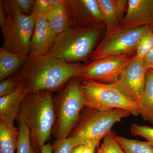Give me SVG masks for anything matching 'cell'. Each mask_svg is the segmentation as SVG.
Listing matches in <instances>:
<instances>
[{
    "instance_id": "4fadbf2b",
    "label": "cell",
    "mask_w": 153,
    "mask_h": 153,
    "mask_svg": "<svg viewBox=\"0 0 153 153\" xmlns=\"http://www.w3.org/2000/svg\"><path fill=\"white\" fill-rule=\"evenodd\" d=\"M35 29L30 42L29 58L48 54L52 49L57 35L47 22L45 15H36Z\"/></svg>"
},
{
    "instance_id": "d6986e66",
    "label": "cell",
    "mask_w": 153,
    "mask_h": 153,
    "mask_svg": "<svg viewBox=\"0 0 153 153\" xmlns=\"http://www.w3.org/2000/svg\"><path fill=\"white\" fill-rule=\"evenodd\" d=\"M117 140L125 153H153V147L147 142L129 139L116 136Z\"/></svg>"
},
{
    "instance_id": "484cf974",
    "label": "cell",
    "mask_w": 153,
    "mask_h": 153,
    "mask_svg": "<svg viewBox=\"0 0 153 153\" xmlns=\"http://www.w3.org/2000/svg\"><path fill=\"white\" fill-rule=\"evenodd\" d=\"M53 153H71L76 145L70 138L64 139L55 140L52 144Z\"/></svg>"
},
{
    "instance_id": "8fae6325",
    "label": "cell",
    "mask_w": 153,
    "mask_h": 153,
    "mask_svg": "<svg viewBox=\"0 0 153 153\" xmlns=\"http://www.w3.org/2000/svg\"><path fill=\"white\" fill-rule=\"evenodd\" d=\"M72 27H105L98 0H65Z\"/></svg>"
},
{
    "instance_id": "5bb4252c",
    "label": "cell",
    "mask_w": 153,
    "mask_h": 153,
    "mask_svg": "<svg viewBox=\"0 0 153 153\" xmlns=\"http://www.w3.org/2000/svg\"><path fill=\"white\" fill-rule=\"evenodd\" d=\"M126 13L120 27L131 29L153 26V0H128Z\"/></svg>"
},
{
    "instance_id": "3957f363",
    "label": "cell",
    "mask_w": 153,
    "mask_h": 153,
    "mask_svg": "<svg viewBox=\"0 0 153 153\" xmlns=\"http://www.w3.org/2000/svg\"><path fill=\"white\" fill-rule=\"evenodd\" d=\"M81 80L72 78L53 97L55 121L52 135L55 140L67 138L78 123L85 107Z\"/></svg>"
},
{
    "instance_id": "ffe728a7",
    "label": "cell",
    "mask_w": 153,
    "mask_h": 153,
    "mask_svg": "<svg viewBox=\"0 0 153 153\" xmlns=\"http://www.w3.org/2000/svg\"><path fill=\"white\" fill-rule=\"evenodd\" d=\"M18 148V140L12 135L5 125L0 121V153H14Z\"/></svg>"
},
{
    "instance_id": "cb8c5ba5",
    "label": "cell",
    "mask_w": 153,
    "mask_h": 153,
    "mask_svg": "<svg viewBox=\"0 0 153 153\" xmlns=\"http://www.w3.org/2000/svg\"><path fill=\"white\" fill-rule=\"evenodd\" d=\"M153 47V31L143 37L137 46L135 56L143 60Z\"/></svg>"
},
{
    "instance_id": "5b68a950",
    "label": "cell",
    "mask_w": 153,
    "mask_h": 153,
    "mask_svg": "<svg viewBox=\"0 0 153 153\" xmlns=\"http://www.w3.org/2000/svg\"><path fill=\"white\" fill-rule=\"evenodd\" d=\"M1 2L7 15L5 23L1 28L4 39L2 47L17 55L28 57L36 14L33 12L31 15H24L15 8L9 0Z\"/></svg>"
},
{
    "instance_id": "7c38bea8",
    "label": "cell",
    "mask_w": 153,
    "mask_h": 153,
    "mask_svg": "<svg viewBox=\"0 0 153 153\" xmlns=\"http://www.w3.org/2000/svg\"><path fill=\"white\" fill-rule=\"evenodd\" d=\"M31 92L22 80L16 91L0 97V121L3 123L15 140H18V129L14 125L23 100Z\"/></svg>"
},
{
    "instance_id": "d6a6232c",
    "label": "cell",
    "mask_w": 153,
    "mask_h": 153,
    "mask_svg": "<svg viewBox=\"0 0 153 153\" xmlns=\"http://www.w3.org/2000/svg\"><path fill=\"white\" fill-rule=\"evenodd\" d=\"M62 1V0H51L50 2V9L53 7L57 6Z\"/></svg>"
},
{
    "instance_id": "d4e9b609",
    "label": "cell",
    "mask_w": 153,
    "mask_h": 153,
    "mask_svg": "<svg viewBox=\"0 0 153 153\" xmlns=\"http://www.w3.org/2000/svg\"><path fill=\"white\" fill-rule=\"evenodd\" d=\"M132 134L136 136L142 137L146 140L153 147V128L150 126H142L133 124L131 127Z\"/></svg>"
},
{
    "instance_id": "2e32d148",
    "label": "cell",
    "mask_w": 153,
    "mask_h": 153,
    "mask_svg": "<svg viewBox=\"0 0 153 153\" xmlns=\"http://www.w3.org/2000/svg\"><path fill=\"white\" fill-rule=\"evenodd\" d=\"M46 18L51 27L57 35L72 27V24L65 0L50 9Z\"/></svg>"
},
{
    "instance_id": "ac0fdd59",
    "label": "cell",
    "mask_w": 153,
    "mask_h": 153,
    "mask_svg": "<svg viewBox=\"0 0 153 153\" xmlns=\"http://www.w3.org/2000/svg\"><path fill=\"white\" fill-rule=\"evenodd\" d=\"M29 57L17 55L0 48V80L2 81L22 67Z\"/></svg>"
},
{
    "instance_id": "9c48e42d",
    "label": "cell",
    "mask_w": 153,
    "mask_h": 153,
    "mask_svg": "<svg viewBox=\"0 0 153 153\" xmlns=\"http://www.w3.org/2000/svg\"><path fill=\"white\" fill-rule=\"evenodd\" d=\"M134 55L109 56L90 61L83 65L77 77L80 80L113 83L130 63Z\"/></svg>"
},
{
    "instance_id": "30bf717a",
    "label": "cell",
    "mask_w": 153,
    "mask_h": 153,
    "mask_svg": "<svg viewBox=\"0 0 153 153\" xmlns=\"http://www.w3.org/2000/svg\"><path fill=\"white\" fill-rule=\"evenodd\" d=\"M147 69L143 60L135 55L112 84L129 99L138 102L144 89Z\"/></svg>"
},
{
    "instance_id": "4316f807",
    "label": "cell",
    "mask_w": 153,
    "mask_h": 153,
    "mask_svg": "<svg viewBox=\"0 0 153 153\" xmlns=\"http://www.w3.org/2000/svg\"><path fill=\"white\" fill-rule=\"evenodd\" d=\"M14 7L22 14L30 15L34 8V0H9Z\"/></svg>"
},
{
    "instance_id": "52a82bcc",
    "label": "cell",
    "mask_w": 153,
    "mask_h": 153,
    "mask_svg": "<svg viewBox=\"0 0 153 153\" xmlns=\"http://www.w3.org/2000/svg\"><path fill=\"white\" fill-rule=\"evenodd\" d=\"M81 91L85 107L100 111L121 109L135 116L140 114V107L123 94L112 83H103L91 80H81Z\"/></svg>"
},
{
    "instance_id": "6da1fadb",
    "label": "cell",
    "mask_w": 153,
    "mask_h": 153,
    "mask_svg": "<svg viewBox=\"0 0 153 153\" xmlns=\"http://www.w3.org/2000/svg\"><path fill=\"white\" fill-rule=\"evenodd\" d=\"M83 65L65 62L46 54L28 58L18 74L30 91L52 92L78 77Z\"/></svg>"
},
{
    "instance_id": "e0dca14e",
    "label": "cell",
    "mask_w": 153,
    "mask_h": 153,
    "mask_svg": "<svg viewBox=\"0 0 153 153\" xmlns=\"http://www.w3.org/2000/svg\"><path fill=\"white\" fill-rule=\"evenodd\" d=\"M140 114L143 120L153 124V69L148 68L144 89L138 101Z\"/></svg>"
},
{
    "instance_id": "f546056e",
    "label": "cell",
    "mask_w": 153,
    "mask_h": 153,
    "mask_svg": "<svg viewBox=\"0 0 153 153\" xmlns=\"http://www.w3.org/2000/svg\"><path fill=\"white\" fill-rule=\"evenodd\" d=\"M143 61L147 68L153 69V47Z\"/></svg>"
},
{
    "instance_id": "8992f818",
    "label": "cell",
    "mask_w": 153,
    "mask_h": 153,
    "mask_svg": "<svg viewBox=\"0 0 153 153\" xmlns=\"http://www.w3.org/2000/svg\"><path fill=\"white\" fill-rule=\"evenodd\" d=\"M130 114L123 109L100 111L87 108L80 114L78 123L68 137L77 146L92 141L100 142L111 131L115 124Z\"/></svg>"
},
{
    "instance_id": "603a6c76",
    "label": "cell",
    "mask_w": 153,
    "mask_h": 153,
    "mask_svg": "<svg viewBox=\"0 0 153 153\" xmlns=\"http://www.w3.org/2000/svg\"><path fill=\"white\" fill-rule=\"evenodd\" d=\"M22 81L19 74L9 76L0 82V97L5 96L13 93L18 89Z\"/></svg>"
},
{
    "instance_id": "f1b7e54d",
    "label": "cell",
    "mask_w": 153,
    "mask_h": 153,
    "mask_svg": "<svg viewBox=\"0 0 153 153\" xmlns=\"http://www.w3.org/2000/svg\"><path fill=\"white\" fill-rule=\"evenodd\" d=\"M100 142L92 141L89 142L84 145L83 153H95L96 148L98 146Z\"/></svg>"
},
{
    "instance_id": "7402d4cb",
    "label": "cell",
    "mask_w": 153,
    "mask_h": 153,
    "mask_svg": "<svg viewBox=\"0 0 153 153\" xmlns=\"http://www.w3.org/2000/svg\"><path fill=\"white\" fill-rule=\"evenodd\" d=\"M116 136L112 131L107 135L96 153H125L117 140Z\"/></svg>"
},
{
    "instance_id": "83f0119b",
    "label": "cell",
    "mask_w": 153,
    "mask_h": 153,
    "mask_svg": "<svg viewBox=\"0 0 153 153\" xmlns=\"http://www.w3.org/2000/svg\"><path fill=\"white\" fill-rule=\"evenodd\" d=\"M51 0H36L33 12L36 15L46 16L50 10Z\"/></svg>"
},
{
    "instance_id": "44dd1931",
    "label": "cell",
    "mask_w": 153,
    "mask_h": 153,
    "mask_svg": "<svg viewBox=\"0 0 153 153\" xmlns=\"http://www.w3.org/2000/svg\"><path fill=\"white\" fill-rule=\"evenodd\" d=\"M18 129L17 153H39L32 147L30 130L27 126L24 124L20 123L19 124Z\"/></svg>"
},
{
    "instance_id": "1f68e13d",
    "label": "cell",
    "mask_w": 153,
    "mask_h": 153,
    "mask_svg": "<svg viewBox=\"0 0 153 153\" xmlns=\"http://www.w3.org/2000/svg\"><path fill=\"white\" fill-rule=\"evenodd\" d=\"M84 145H79L75 147L71 151V153H83Z\"/></svg>"
},
{
    "instance_id": "ba28073f",
    "label": "cell",
    "mask_w": 153,
    "mask_h": 153,
    "mask_svg": "<svg viewBox=\"0 0 153 153\" xmlns=\"http://www.w3.org/2000/svg\"><path fill=\"white\" fill-rule=\"evenodd\" d=\"M152 31V26L131 29L120 28L105 35L103 40L91 53L90 61L109 56L135 55L141 39Z\"/></svg>"
},
{
    "instance_id": "7a4b0ae2",
    "label": "cell",
    "mask_w": 153,
    "mask_h": 153,
    "mask_svg": "<svg viewBox=\"0 0 153 153\" xmlns=\"http://www.w3.org/2000/svg\"><path fill=\"white\" fill-rule=\"evenodd\" d=\"M30 131L33 149L39 153L50 140L55 121L54 100L51 91H31L23 100L16 120Z\"/></svg>"
},
{
    "instance_id": "4dcf8cb0",
    "label": "cell",
    "mask_w": 153,
    "mask_h": 153,
    "mask_svg": "<svg viewBox=\"0 0 153 153\" xmlns=\"http://www.w3.org/2000/svg\"><path fill=\"white\" fill-rule=\"evenodd\" d=\"M53 151L52 144L49 142H48L41 148V153H53Z\"/></svg>"
},
{
    "instance_id": "277c9868",
    "label": "cell",
    "mask_w": 153,
    "mask_h": 153,
    "mask_svg": "<svg viewBox=\"0 0 153 153\" xmlns=\"http://www.w3.org/2000/svg\"><path fill=\"white\" fill-rule=\"evenodd\" d=\"M105 27H71L57 35L47 55L66 62L90 57Z\"/></svg>"
},
{
    "instance_id": "9a60e30c",
    "label": "cell",
    "mask_w": 153,
    "mask_h": 153,
    "mask_svg": "<svg viewBox=\"0 0 153 153\" xmlns=\"http://www.w3.org/2000/svg\"><path fill=\"white\" fill-rule=\"evenodd\" d=\"M128 1L126 0H98L99 4L105 24V35L120 29L125 16Z\"/></svg>"
}]
</instances>
